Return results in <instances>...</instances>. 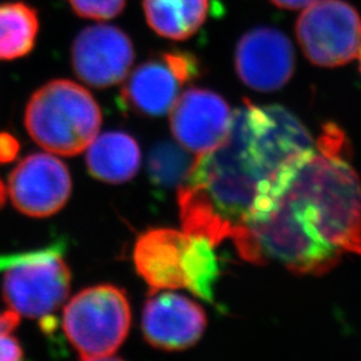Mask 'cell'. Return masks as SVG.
I'll return each instance as SVG.
<instances>
[{"mask_svg": "<svg viewBox=\"0 0 361 361\" xmlns=\"http://www.w3.org/2000/svg\"><path fill=\"white\" fill-rule=\"evenodd\" d=\"M62 325L82 360L114 359L131 325L128 296L114 285L86 288L66 304Z\"/></svg>", "mask_w": 361, "mask_h": 361, "instance_id": "obj_4", "label": "cell"}, {"mask_svg": "<svg viewBox=\"0 0 361 361\" xmlns=\"http://www.w3.org/2000/svg\"><path fill=\"white\" fill-rule=\"evenodd\" d=\"M296 37L310 63L347 65L360 49V13L345 0H314L298 16Z\"/></svg>", "mask_w": 361, "mask_h": 361, "instance_id": "obj_6", "label": "cell"}, {"mask_svg": "<svg viewBox=\"0 0 361 361\" xmlns=\"http://www.w3.org/2000/svg\"><path fill=\"white\" fill-rule=\"evenodd\" d=\"M78 16L92 20H109L121 15L126 0H68Z\"/></svg>", "mask_w": 361, "mask_h": 361, "instance_id": "obj_20", "label": "cell"}, {"mask_svg": "<svg viewBox=\"0 0 361 361\" xmlns=\"http://www.w3.org/2000/svg\"><path fill=\"white\" fill-rule=\"evenodd\" d=\"M271 1L274 6H277L279 8L296 11V10H304L305 7H308L310 3H313L314 0H271Z\"/></svg>", "mask_w": 361, "mask_h": 361, "instance_id": "obj_22", "label": "cell"}, {"mask_svg": "<svg viewBox=\"0 0 361 361\" xmlns=\"http://www.w3.org/2000/svg\"><path fill=\"white\" fill-rule=\"evenodd\" d=\"M4 201H6V186H4V183L0 180V207H3Z\"/></svg>", "mask_w": 361, "mask_h": 361, "instance_id": "obj_23", "label": "cell"}, {"mask_svg": "<svg viewBox=\"0 0 361 361\" xmlns=\"http://www.w3.org/2000/svg\"><path fill=\"white\" fill-rule=\"evenodd\" d=\"M234 67L249 89L271 92L283 89L293 77L296 54L284 32L273 27H256L238 40Z\"/></svg>", "mask_w": 361, "mask_h": 361, "instance_id": "obj_8", "label": "cell"}, {"mask_svg": "<svg viewBox=\"0 0 361 361\" xmlns=\"http://www.w3.org/2000/svg\"><path fill=\"white\" fill-rule=\"evenodd\" d=\"M232 240L246 262L296 276H323L345 255L361 256V180L345 133L326 123L285 166L265 214Z\"/></svg>", "mask_w": 361, "mask_h": 361, "instance_id": "obj_1", "label": "cell"}, {"mask_svg": "<svg viewBox=\"0 0 361 361\" xmlns=\"http://www.w3.org/2000/svg\"><path fill=\"white\" fill-rule=\"evenodd\" d=\"M71 188L67 166L59 158L46 153H34L23 158L8 178L13 207L37 219L58 213L67 204Z\"/></svg>", "mask_w": 361, "mask_h": 361, "instance_id": "obj_10", "label": "cell"}, {"mask_svg": "<svg viewBox=\"0 0 361 361\" xmlns=\"http://www.w3.org/2000/svg\"><path fill=\"white\" fill-rule=\"evenodd\" d=\"M207 317L200 304L168 290L152 292L142 312V334L153 348L176 352L195 345L205 334Z\"/></svg>", "mask_w": 361, "mask_h": 361, "instance_id": "obj_11", "label": "cell"}, {"mask_svg": "<svg viewBox=\"0 0 361 361\" xmlns=\"http://www.w3.org/2000/svg\"><path fill=\"white\" fill-rule=\"evenodd\" d=\"M221 267L216 246L207 237L188 234L183 256L185 289L207 302H214V286Z\"/></svg>", "mask_w": 361, "mask_h": 361, "instance_id": "obj_17", "label": "cell"}, {"mask_svg": "<svg viewBox=\"0 0 361 361\" xmlns=\"http://www.w3.org/2000/svg\"><path fill=\"white\" fill-rule=\"evenodd\" d=\"M65 244L0 255L1 292L6 304L20 316L43 319L63 305L71 273L63 259Z\"/></svg>", "mask_w": 361, "mask_h": 361, "instance_id": "obj_5", "label": "cell"}, {"mask_svg": "<svg viewBox=\"0 0 361 361\" xmlns=\"http://www.w3.org/2000/svg\"><path fill=\"white\" fill-rule=\"evenodd\" d=\"M38 11L23 1L0 4V61H13L34 50Z\"/></svg>", "mask_w": 361, "mask_h": 361, "instance_id": "obj_16", "label": "cell"}, {"mask_svg": "<svg viewBox=\"0 0 361 361\" xmlns=\"http://www.w3.org/2000/svg\"><path fill=\"white\" fill-rule=\"evenodd\" d=\"M304 123L279 104L244 101L232 116L225 140L198 154L178 186V209L186 234L213 245L261 219L281 171L313 147Z\"/></svg>", "mask_w": 361, "mask_h": 361, "instance_id": "obj_2", "label": "cell"}, {"mask_svg": "<svg viewBox=\"0 0 361 361\" xmlns=\"http://www.w3.org/2000/svg\"><path fill=\"white\" fill-rule=\"evenodd\" d=\"M357 55H359V59H360V71H361V44H360V49H359V54H357Z\"/></svg>", "mask_w": 361, "mask_h": 361, "instance_id": "obj_24", "label": "cell"}, {"mask_svg": "<svg viewBox=\"0 0 361 361\" xmlns=\"http://www.w3.org/2000/svg\"><path fill=\"white\" fill-rule=\"evenodd\" d=\"M149 27L162 38L186 40L207 22L209 0H143Z\"/></svg>", "mask_w": 361, "mask_h": 361, "instance_id": "obj_15", "label": "cell"}, {"mask_svg": "<svg viewBox=\"0 0 361 361\" xmlns=\"http://www.w3.org/2000/svg\"><path fill=\"white\" fill-rule=\"evenodd\" d=\"M20 323V314L15 310L0 312V361L22 360L23 348L18 338L11 335Z\"/></svg>", "mask_w": 361, "mask_h": 361, "instance_id": "obj_19", "label": "cell"}, {"mask_svg": "<svg viewBox=\"0 0 361 361\" xmlns=\"http://www.w3.org/2000/svg\"><path fill=\"white\" fill-rule=\"evenodd\" d=\"M19 152V143L8 133H0V162L6 164L15 159Z\"/></svg>", "mask_w": 361, "mask_h": 361, "instance_id": "obj_21", "label": "cell"}, {"mask_svg": "<svg viewBox=\"0 0 361 361\" xmlns=\"http://www.w3.org/2000/svg\"><path fill=\"white\" fill-rule=\"evenodd\" d=\"M186 244V233L169 228H153L137 238L133 253L135 271L152 292L185 289Z\"/></svg>", "mask_w": 361, "mask_h": 361, "instance_id": "obj_13", "label": "cell"}, {"mask_svg": "<svg viewBox=\"0 0 361 361\" xmlns=\"http://www.w3.org/2000/svg\"><path fill=\"white\" fill-rule=\"evenodd\" d=\"M140 145L125 131H107L87 146L86 165L91 176L109 183L133 180L141 168Z\"/></svg>", "mask_w": 361, "mask_h": 361, "instance_id": "obj_14", "label": "cell"}, {"mask_svg": "<svg viewBox=\"0 0 361 361\" xmlns=\"http://www.w3.org/2000/svg\"><path fill=\"white\" fill-rule=\"evenodd\" d=\"M25 125L31 138L54 154L73 157L87 149L102 125V111L89 90L55 79L32 94Z\"/></svg>", "mask_w": 361, "mask_h": 361, "instance_id": "obj_3", "label": "cell"}, {"mask_svg": "<svg viewBox=\"0 0 361 361\" xmlns=\"http://www.w3.org/2000/svg\"><path fill=\"white\" fill-rule=\"evenodd\" d=\"M170 128L182 147L202 154L222 142L232 123L229 104L214 91L190 87L170 110Z\"/></svg>", "mask_w": 361, "mask_h": 361, "instance_id": "obj_12", "label": "cell"}, {"mask_svg": "<svg viewBox=\"0 0 361 361\" xmlns=\"http://www.w3.org/2000/svg\"><path fill=\"white\" fill-rule=\"evenodd\" d=\"M200 74V62L190 52L155 54L125 78L119 104L138 116H165L178 99L183 86Z\"/></svg>", "mask_w": 361, "mask_h": 361, "instance_id": "obj_7", "label": "cell"}, {"mask_svg": "<svg viewBox=\"0 0 361 361\" xmlns=\"http://www.w3.org/2000/svg\"><path fill=\"white\" fill-rule=\"evenodd\" d=\"M193 162L185 147L164 141L155 145L149 154V177L158 188H178L188 177Z\"/></svg>", "mask_w": 361, "mask_h": 361, "instance_id": "obj_18", "label": "cell"}, {"mask_svg": "<svg viewBox=\"0 0 361 361\" xmlns=\"http://www.w3.org/2000/svg\"><path fill=\"white\" fill-rule=\"evenodd\" d=\"M134 58L131 38L111 25L86 27L71 46V65L77 77L97 89L111 87L125 80Z\"/></svg>", "mask_w": 361, "mask_h": 361, "instance_id": "obj_9", "label": "cell"}]
</instances>
